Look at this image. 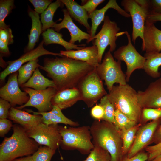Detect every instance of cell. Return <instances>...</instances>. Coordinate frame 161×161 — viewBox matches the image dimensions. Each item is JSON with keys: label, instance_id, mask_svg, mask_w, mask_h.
<instances>
[{"label": "cell", "instance_id": "bcb514c9", "mask_svg": "<svg viewBox=\"0 0 161 161\" xmlns=\"http://www.w3.org/2000/svg\"><path fill=\"white\" fill-rule=\"evenodd\" d=\"M148 159V155L145 153H138L131 157H126L121 161H145Z\"/></svg>", "mask_w": 161, "mask_h": 161}, {"label": "cell", "instance_id": "7dc6e473", "mask_svg": "<svg viewBox=\"0 0 161 161\" xmlns=\"http://www.w3.org/2000/svg\"><path fill=\"white\" fill-rule=\"evenodd\" d=\"M8 46L6 43L0 40V52L1 56L8 55L10 54Z\"/></svg>", "mask_w": 161, "mask_h": 161}, {"label": "cell", "instance_id": "74e56055", "mask_svg": "<svg viewBox=\"0 0 161 161\" xmlns=\"http://www.w3.org/2000/svg\"><path fill=\"white\" fill-rule=\"evenodd\" d=\"M33 5L35 11L38 14L42 13L51 3V0H29Z\"/></svg>", "mask_w": 161, "mask_h": 161}, {"label": "cell", "instance_id": "f35d334b", "mask_svg": "<svg viewBox=\"0 0 161 161\" xmlns=\"http://www.w3.org/2000/svg\"><path fill=\"white\" fill-rule=\"evenodd\" d=\"M83 5L82 7L86 11L88 14L93 13L96 9L97 7L104 2V0H89L82 1Z\"/></svg>", "mask_w": 161, "mask_h": 161}, {"label": "cell", "instance_id": "836d02e7", "mask_svg": "<svg viewBox=\"0 0 161 161\" xmlns=\"http://www.w3.org/2000/svg\"><path fill=\"white\" fill-rule=\"evenodd\" d=\"M14 6V1L13 0L0 1V29L9 27L5 23L4 20Z\"/></svg>", "mask_w": 161, "mask_h": 161}, {"label": "cell", "instance_id": "8992f818", "mask_svg": "<svg viewBox=\"0 0 161 161\" xmlns=\"http://www.w3.org/2000/svg\"><path fill=\"white\" fill-rule=\"evenodd\" d=\"M96 70L102 80L105 81L109 92L115 83L120 85L127 84L126 74L121 69V61H116L109 50L105 53L102 62Z\"/></svg>", "mask_w": 161, "mask_h": 161}, {"label": "cell", "instance_id": "1f68e13d", "mask_svg": "<svg viewBox=\"0 0 161 161\" xmlns=\"http://www.w3.org/2000/svg\"><path fill=\"white\" fill-rule=\"evenodd\" d=\"M136 122L129 118L117 109H115L112 123L119 130H125L135 126Z\"/></svg>", "mask_w": 161, "mask_h": 161}, {"label": "cell", "instance_id": "f907efd6", "mask_svg": "<svg viewBox=\"0 0 161 161\" xmlns=\"http://www.w3.org/2000/svg\"><path fill=\"white\" fill-rule=\"evenodd\" d=\"M13 161H33V160L32 155H29L23 157L17 158Z\"/></svg>", "mask_w": 161, "mask_h": 161}, {"label": "cell", "instance_id": "681fc988", "mask_svg": "<svg viewBox=\"0 0 161 161\" xmlns=\"http://www.w3.org/2000/svg\"><path fill=\"white\" fill-rule=\"evenodd\" d=\"M155 140L157 144L161 142V125H160L155 133Z\"/></svg>", "mask_w": 161, "mask_h": 161}, {"label": "cell", "instance_id": "30bf717a", "mask_svg": "<svg viewBox=\"0 0 161 161\" xmlns=\"http://www.w3.org/2000/svg\"><path fill=\"white\" fill-rule=\"evenodd\" d=\"M120 30L116 23L112 21L108 16H105L103 24L100 32L91 39L94 40L93 45H95L98 50V60L101 63L102 56L107 47L109 45V51L111 52L115 50L116 41L118 37L117 34Z\"/></svg>", "mask_w": 161, "mask_h": 161}, {"label": "cell", "instance_id": "83f0119b", "mask_svg": "<svg viewBox=\"0 0 161 161\" xmlns=\"http://www.w3.org/2000/svg\"><path fill=\"white\" fill-rule=\"evenodd\" d=\"M146 58L143 69L148 75L153 78H159L161 73L158 71L161 66V51L159 52L145 53Z\"/></svg>", "mask_w": 161, "mask_h": 161}, {"label": "cell", "instance_id": "816d5d0a", "mask_svg": "<svg viewBox=\"0 0 161 161\" xmlns=\"http://www.w3.org/2000/svg\"><path fill=\"white\" fill-rule=\"evenodd\" d=\"M150 161H161V154L158 156Z\"/></svg>", "mask_w": 161, "mask_h": 161}, {"label": "cell", "instance_id": "277c9868", "mask_svg": "<svg viewBox=\"0 0 161 161\" xmlns=\"http://www.w3.org/2000/svg\"><path fill=\"white\" fill-rule=\"evenodd\" d=\"M107 95L115 109L136 122L140 119L142 108L137 92L129 84L114 86Z\"/></svg>", "mask_w": 161, "mask_h": 161}, {"label": "cell", "instance_id": "484cf974", "mask_svg": "<svg viewBox=\"0 0 161 161\" xmlns=\"http://www.w3.org/2000/svg\"><path fill=\"white\" fill-rule=\"evenodd\" d=\"M44 44L46 45L55 44L62 46L66 51L75 49H81L85 47V44L80 45L73 44L67 42L62 38V35L54 30L49 28L42 33Z\"/></svg>", "mask_w": 161, "mask_h": 161}, {"label": "cell", "instance_id": "d590c367", "mask_svg": "<svg viewBox=\"0 0 161 161\" xmlns=\"http://www.w3.org/2000/svg\"><path fill=\"white\" fill-rule=\"evenodd\" d=\"M107 95L100 99L99 104L103 107L104 111V115L103 120L112 123L115 109L113 105L109 100Z\"/></svg>", "mask_w": 161, "mask_h": 161}, {"label": "cell", "instance_id": "ac0fdd59", "mask_svg": "<svg viewBox=\"0 0 161 161\" xmlns=\"http://www.w3.org/2000/svg\"><path fill=\"white\" fill-rule=\"evenodd\" d=\"M62 11L64 14L63 19L60 23H55L53 26L52 28H54V30L59 32L62 28L67 29L71 36L69 42L73 44L77 41L80 43L83 40H86L88 43L90 42V34L83 31L74 23L66 9H64Z\"/></svg>", "mask_w": 161, "mask_h": 161}, {"label": "cell", "instance_id": "4fadbf2b", "mask_svg": "<svg viewBox=\"0 0 161 161\" xmlns=\"http://www.w3.org/2000/svg\"><path fill=\"white\" fill-rule=\"evenodd\" d=\"M17 72L10 75L6 83L0 89V97L9 102L11 106H21L26 103L30 97L27 94L20 89L18 81Z\"/></svg>", "mask_w": 161, "mask_h": 161}, {"label": "cell", "instance_id": "5bb4252c", "mask_svg": "<svg viewBox=\"0 0 161 161\" xmlns=\"http://www.w3.org/2000/svg\"><path fill=\"white\" fill-rule=\"evenodd\" d=\"M44 44V42L43 40L36 48L26 52L17 59L7 62L8 65L0 73L1 80V81L4 80L7 75L17 72L24 64L37 59L42 55H50L58 56L61 57L63 56L60 53L52 52L45 49L43 47Z\"/></svg>", "mask_w": 161, "mask_h": 161}, {"label": "cell", "instance_id": "6da1fadb", "mask_svg": "<svg viewBox=\"0 0 161 161\" xmlns=\"http://www.w3.org/2000/svg\"><path fill=\"white\" fill-rule=\"evenodd\" d=\"M39 68L51 78L58 92L77 87L79 83L95 68L87 63L63 56L46 58Z\"/></svg>", "mask_w": 161, "mask_h": 161}, {"label": "cell", "instance_id": "8d00e7d4", "mask_svg": "<svg viewBox=\"0 0 161 161\" xmlns=\"http://www.w3.org/2000/svg\"><path fill=\"white\" fill-rule=\"evenodd\" d=\"M141 117L145 121H154L161 119V109L149 108H142Z\"/></svg>", "mask_w": 161, "mask_h": 161}, {"label": "cell", "instance_id": "7402d4cb", "mask_svg": "<svg viewBox=\"0 0 161 161\" xmlns=\"http://www.w3.org/2000/svg\"><path fill=\"white\" fill-rule=\"evenodd\" d=\"M8 118L14 122L22 126L24 129L31 128L43 123L41 115L30 114L13 107H11L10 109Z\"/></svg>", "mask_w": 161, "mask_h": 161}, {"label": "cell", "instance_id": "3957f363", "mask_svg": "<svg viewBox=\"0 0 161 161\" xmlns=\"http://www.w3.org/2000/svg\"><path fill=\"white\" fill-rule=\"evenodd\" d=\"M95 120L90 126L94 146L102 147L111 156L110 161H119L121 156L119 130L113 123Z\"/></svg>", "mask_w": 161, "mask_h": 161}, {"label": "cell", "instance_id": "44dd1931", "mask_svg": "<svg viewBox=\"0 0 161 161\" xmlns=\"http://www.w3.org/2000/svg\"><path fill=\"white\" fill-rule=\"evenodd\" d=\"M80 100H82V97L80 90L77 87L74 88L58 92L52 99L51 103L62 110L72 106Z\"/></svg>", "mask_w": 161, "mask_h": 161}, {"label": "cell", "instance_id": "8fae6325", "mask_svg": "<svg viewBox=\"0 0 161 161\" xmlns=\"http://www.w3.org/2000/svg\"><path fill=\"white\" fill-rule=\"evenodd\" d=\"M121 5L126 12H129L132 18L133 29L132 41L135 43L139 37L144 41L143 33L145 23L150 12L147 9L139 5L135 0H123Z\"/></svg>", "mask_w": 161, "mask_h": 161}, {"label": "cell", "instance_id": "52a82bcc", "mask_svg": "<svg viewBox=\"0 0 161 161\" xmlns=\"http://www.w3.org/2000/svg\"><path fill=\"white\" fill-rule=\"evenodd\" d=\"M77 88L81 93L82 100L88 107H92L99 100L108 94L96 68L81 80Z\"/></svg>", "mask_w": 161, "mask_h": 161}, {"label": "cell", "instance_id": "9a60e30c", "mask_svg": "<svg viewBox=\"0 0 161 161\" xmlns=\"http://www.w3.org/2000/svg\"><path fill=\"white\" fill-rule=\"evenodd\" d=\"M142 107L161 109V78L151 83L143 91L137 92Z\"/></svg>", "mask_w": 161, "mask_h": 161}, {"label": "cell", "instance_id": "4dcf8cb0", "mask_svg": "<svg viewBox=\"0 0 161 161\" xmlns=\"http://www.w3.org/2000/svg\"><path fill=\"white\" fill-rule=\"evenodd\" d=\"M138 128V126L135 125L126 129L119 130L123 140L122 153L125 154L129 151L134 140Z\"/></svg>", "mask_w": 161, "mask_h": 161}, {"label": "cell", "instance_id": "7a4b0ae2", "mask_svg": "<svg viewBox=\"0 0 161 161\" xmlns=\"http://www.w3.org/2000/svg\"><path fill=\"white\" fill-rule=\"evenodd\" d=\"M12 129V135L5 137L0 144V161H13L18 157L31 155L40 146L21 125L14 124Z\"/></svg>", "mask_w": 161, "mask_h": 161}, {"label": "cell", "instance_id": "f1b7e54d", "mask_svg": "<svg viewBox=\"0 0 161 161\" xmlns=\"http://www.w3.org/2000/svg\"><path fill=\"white\" fill-rule=\"evenodd\" d=\"M64 5L61 0H57L51 3L47 9L41 14L40 18L42 26V33L47 29L52 27L56 23L53 20L54 13L58 7H63Z\"/></svg>", "mask_w": 161, "mask_h": 161}, {"label": "cell", "instance_id": "9c48e42d", "mask_svg": "<svg viewBox=\"0 0 161 161\" xmlns=\"http://www.w3.org/2000/svg\"><path fill=\"white\" fill-rule=\"evenodd\" d=\"M25 129L28 136L39 145L47 146L55 150L60 146L62 137L58 124L47 125L41 123Z\"/></svg>", "mask_w": 161, "mask_h": 161}, {"label": "cell", "instance_id": "5b68a950", "mask_svg": "<svg viewBox=\"0 0 161 161\" xmlns=\"http://www.w3.org/2000/svg\"><path fill=\"white\" fill-rule=\"evenodd\" d=\"M59 129L62 137L60 146L63 150H77L82 154L87 155L94 148L90 126H59Z\"/></svg>", "mask_w": 161, "mask_h": 161}, {"label": "cell", "instance_id": "f6af8a7d", "mask_svg": "<svg viewBox=\"0 0 161 161\" xmlns=\"http://www.w3.org/2000/svg\"><path fill=\"white\" fill-rule=\"evenodd\" d=\"M149 4L150 13L161 14V0H149Z\"/></svg>", "mask_w": 161, "mask_h": 161}, {"label": "cell", "instance_id": "d6986e66", "mask_svg": "<svg viewBox=\"0 0 161 161\" xmlns=\"http://www.w3.org/2000/svg\"><path fill=\"white\" fill-rule=\"evenodd\" d=\"M60 53L63 56L86 62L95 68L99 64L98 49L95 45L78 50H61Z\"/></svg>", "mask_w": 161, "mask_h": 161}, {"label": "cell", "instance_id": "e575fe53", "mask_svg": "<svg viewBox=\"0 0 161 161\" xmlns=\"http://www.w3.org/2000/svg\"><path fill=\"white\" fill-rule=\"evenodd\" d=\"M56 150L47 146H40L32 155L33 161H51Z\"/></svg>", "mask_w": 161, "mask_h": 161}, {"label": "cell", "instance_id": "ba28073f", "mask_svg": "<svg viewBox=\"0 0 161 161\" xmlns=\"http://www.w3.org/2000/svg\"><path fill=\"white\" fill-rule=\"evenodd\" d=\"M120 35L125 34L128 40L127 45L120 47L114 54V57L118 61H124L127 66L126 73L127 82L129 81L133 72L137 69H143L146 58L136 50L132 43L130 35L127 31L119 33Z\"/></svg>", "mask_w": 161, "mask_h": 161}, {"label": "cell", "instance_id": "2e32d148", "mask_svg": "<svg viewBox=\"0 0 161 161\" xmlns=\"http://www.w3.org/2000/svg\"><path fill=\"white\" fill-rule=\"evenodd\" d=\"M160 120L153 121L139 129L132 145L129 151L127 157H131L138 154L150 142Z\"/></svg>", "mask_w": 161, "mask_h": 161}, {"label": "cell", "instance_id": "ffe728a7", "mask_svg": "<svg viewBox=\"0 0 161 161\" xmlns=\"http://www.w3.org/2000/svg\"><path fill=\"white\" fill-rule=\"evenodd\" d=\"M112 8L116 10L118 13L123 16L129 18L131 17L129 13L126 12L118 4L115 0H109L106 5L102 8L96 9L93 13L89 14V18H91L92 22L90 32L89 33L91 39L95 36L97 30L99 25L104 20L105 15L108 10Z\"/></svg>", "mask_w": 161, "mask_h": 161}, {"label": "cell", "instance_id": "4316f807", "mask_svg": "<svg viewBox=\"0 0 161 161\" xmlns=\"http://www.w3.org/2000/svg\"><path fill=\"white\" fill-rule=\"evenodd\" d=\"M22 88H29L35 90H45L49 87L55 88V85L52 80L45 77L39 71V68L36 69L31 78L22 85Z\"/></svg>", "mask_w": 161, "mask_h": 161}, {"label": "cell", "instance_id": "cb8c5ba5", "mask_svg": "<svg viewBox=\"0 0 161 161\" xmlns=\"http://www.w3.org/2000/svg\"><path fill=\"white\" fill-rule=\"evenodd\" d=\"M66 6L70 16L84 26L90 33L91 27L88 23L89 15L86 11L74 0H61Z\"/></svg>", "mask_w": 161, "mask_h": 161}, {"label": "cell", "instance_id": "7bdbcfd3", "mask_svg": "<svg viewBox=\"0 0 161 161\" xmlns=\"http://www.w3.org/2000/svg\"><path fill=\"white\" fill-rule=\"evenodd\" d=\"M11 107L9 102L0 98V119H7L8 118L9 110Z\"/></svg>", "mask_w": 161, "mask_h": 161}, {"label": "cell", "instance_id": "e0dca14e", "mask_svg": "<svg viewBox=\"0 0 161 161\" xmlns=\"http://www.w3.org/2000/svg\"><path fill=\"white\" fill-rule=\"evenodd\" d=\"M144 41L142 49L145 53L161 51V30L154 23L146 20L143 33Z\"/></svg>", "mask_w": 161, "mask_h": 161}, {"label": "cell", "instance_id": "f546056e", "mask_svg": "<svg viewBox=\"0 0 161 161\" xmlns=\"http://www.w3.org/2000/svg\"><path fill=\"white\" fill-rule=\"evenodd\" d=\"M38 58L32 60L22 65L19 69L17 79L19 86L27 82L36 69L39 67L40 65L38 63Z\"/></svg>", "mask_w": 161, "mask_h": 161}, {"label": "cell", "instance_id": "c3c4849f", "mask_svg": "<svg viewBox=\"0 0 161 161\" xmlns=\"http://www.w3.org/2000/svg\"><path fill=\"white\" fill-rule=\"evenodd\" d=\"M146 20L154 23L157 21H161V14L150 13L147 16Z\"/></svg>", "mask_w": 161, "mask_h": 161}, {"label": "cell", "instance_id": "7c38bea8", "mask_svg": "<svg viewBox=\"0 0 161 161\" xmlns=\"http://www.w3.org/2000/svg\"><path fill=\"white\" fill-rule=\"evenodd\" d=\"M22 89L28 95L30 98L26 103L16 108L21 109L26 107H32L37 109L39 112H48L52 109L51 100L58 92L55 88L49 87L41 90L29 88H24Z\"/></svg>", "mask_w": 161, "mask_h": 161}, {"label": "cell", "instance_id": "60d3db41", "mask_svg": "<svg viewBox=\"0 0 161 161\" xmlns=\"http://www.w3.org/2000/svg\"><path fill=\"white\" fill-rule=\"evenodd\" d=\"M13 38L11 30L9 27L0 29V40L8 45L13 43Z\"/></svg>", "mask_w": 161, "mask_h": 161}, {"label": "cell", "instance_id": "d4e9b609", "mask_svg": "<svg viewBox=\"0 0 161 161\" xmlns=\"http://www.w3.org/2000/svg\"><path fill=\"white\" fill-rule=\"evenodd\" d=\"M28 12L31 19L32 27L28 35V43L25 49L26 52L34 49L36 43L39 40L41 34L42 33V26L39 14L30 7L28 8Z\"/></svg>", "mask_w": 161, "mask_h": 161}, {"label": "cell", "instance_id": "603a6c76", "mask_svg": "<svg viewBox=\"0 0 161 161\" xmlns=\"http://www.w3.org/2000/svg\"><path fill=\"white\" fill-rule=\"evenodd\" d=\"M34 114H40L42 116V122L47 125L62 123L72 126H78V122L72 120L65 116L62 113L61 110L56 106H52V109L44 112H35L31 111Z\"/></svg>", "mask_w": 161, "mask_h": 161}, {"label": "cell", "instance_id": "ee69618b", "mask_svg": "<svg viewBox=\"0 0 161 161\" xmlns=\"http://www.w3.org/2000/svg\"><path fill=\"white\" fill-rule=\"evenodd\" d=\"M12 122L7 119H0V136L4 137L13 126Z\"/></svg>", "mask_w": 161, "mask_h": 161}, {"label": "cell", "instance_id": "ab89813d", "mask_svg": "<svg viewBox=\"0 0 161 161\" xmlns=\"http://www.w3.org/2000/svg\"><path fill=\"white\" fill-rule=\"evenodd\" d=\"M146 150L148 153V160L150 161L161 154V142L155 145L147 147Z\"/></svg>", "mask_w": 161, "mask_h": 161}, {"label": "cell", "instance_id": "d6a6232c", "mask_svg": "<svg viewBox=\"0 0 161 161\" xmlns=\"http://www.w3.org/2000/svg\"><path fill=\"white\" fill-rule=\"evenodd\" d=\"M87 158L82 161H110L109 152L99 146H94Z\"/></svg>", "mask_w": 161, "mask_h": 161}, {"label": "cell", "instance_id": "b9f144b4", "mask_svg": "<svg viewBox=\"0 0 161 161\" xmlns=\"http://www.w3.org/2000/svg\"><path fill=\"white\" fill-rule=\"evenodd\" d=\"M91 115L95 120H102L103 119L104 113L103 107L99 104H96L91 110Z\"/></svg>", "mask_w": 161, "mask_h": 161}]
</instances>
